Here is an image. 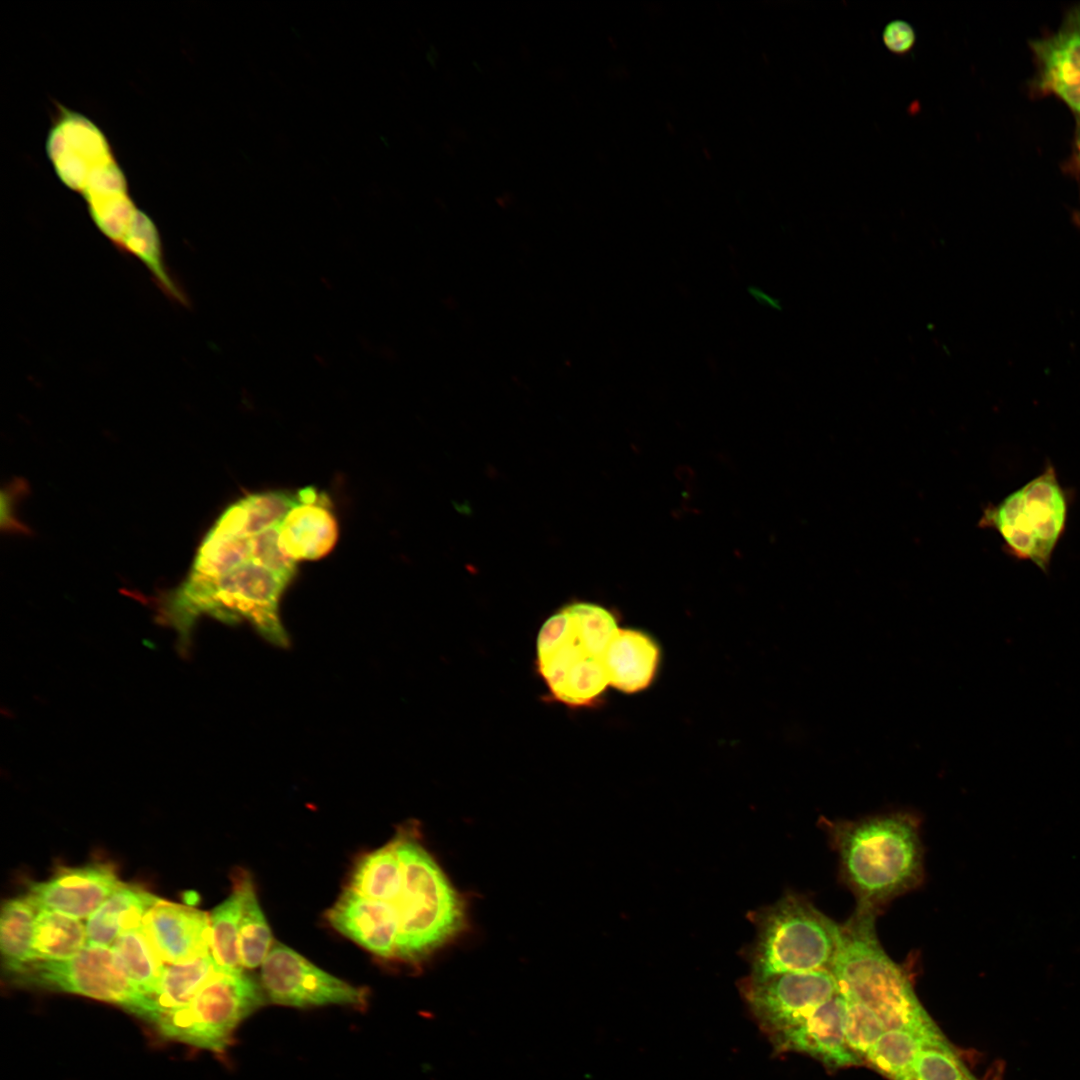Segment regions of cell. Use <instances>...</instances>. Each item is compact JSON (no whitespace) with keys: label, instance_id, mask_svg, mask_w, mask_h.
Returning a JSON list of instances; mask_svg holds the SVG:
<instances>
[{"label":"cell","instance_id":"obj_1","mask_svg":"<svg viewBox=\"0 0 1080 1080\" xmlns=\"http://www.w3.org/2000/svg\"><path fill=\"white\" fill-rule=\"evenodd\" d=\"M824 828L839 859L842 882L856 909L878 914L892 899L918 887L924 878V849L917 816L897 811L828 820Z\"/></svg>","mask_w":1080,"mask_h":1080},{"label":"cell","instance_id":"obj_2","mask_svg":"<svg viewBox=\"0 0 1080 1080\" xmlns=\"http://www.w3.org/2000/svg\"><path fill=\"white\" fill-rule=\"evenodd\" d=\"M876 914L855 910L840 924L831 966L838 993L874 1011L887 1029H906L934 1042H949L915 994L904 969L882 948Z\"/></svg>","mask_w":1080,"mask_h":1080},{"label":"cell","instance_id":"obj_3","mask_svg":"<svg viewBox=\"0 0 1080 1080\" xmlns=\"http://www.w3.org/2000/svg\"><path fill=\"white\" fill-rule=\"evenodd\" d=\"M290 582L251 561L225 575L205 578L189 574L162 608L164 620L176 629L182 645L201 615L224 622L247 621L265 640L287 647L289 637L280 617V599Z\"/></svg>","mask_w":1080,"mask_h":1080},{"label":"cell","instance_id":"obj_4","mask_svg":"<svg viewBox=\"0 0 1080 1080\" xmlns=\"http://www.w3.org/2000/svg\"><path fill=\"white\" fill-rule=\"evenodd\" d=\"M419 832L418 824H403L392 838L403 877L396 904L395 959L414 966L454 939L466 924L462 896L423 847Z\"/></svg>","mask_w":1080,"mask_h":1080},{"label":"cell","instance_id":"obj_5","mask_svg":"<svg viewBox=\"0 0 1080 1080\" xmlns=\"http://www.w3.org/2000/svg\"><path fill=\"white\" fill-rule=\"evenodd\" d=\"M756 938L747 951L749 978L764 980L783 973L831 969L840 924L806 897L789 893L753 914Z\"/></svg>","mask_w":1080,"mask_h":1080},{"label":"cell","instance_id":"obj_6","mask_svg":"<svg viewBox=\"0 0 1080 1080\" xmlns=\"http://www.w3.org/2000/svg\"><path fill=\"white\" fill-rule=\"evenodd\" d=\"M1068 495L1051 463L1000 502L987 505L979 526L995 530L1011 557L1030 561L1045 574L1064 535Z\"/></svg>","mask_w":1080,"mask_h":1080},{"label":"cell","instance_id":"obj_7","mask_svg":"<svg viewBox=\"0 0 1080 1080\" xmlns=\"http://www.w3.org/2000/svg\"><path fill=\"white\" fill-rule=\"evenodd\" d=\"M266 1000L261 983L243 970H217L187 1005L163 1013L155 1027L166 1038L222 1053L238 1025Z\"/></svg>","mask_w":1080,"mask_h":1080},{"label":"cell","instance_id":"obj_8","mask_svg":"<svg viewBox=\"0 0 1080 1080\" xmlns=\"http://www.w3.org/2000/svg\"><path fill=\"white\" fill-rule=\"evenodd\" d=\"M9 976L25 987L113 1003L154 1026L162 1016L156 1001L125 974L111 947L86 945L71 958L34 960Z\"/></svg>","mask_w":1080,"mask_h":1080},{"label":"cell","instance_id":"obj_9","mask_svg":"<svg viewBox=\"0 0 1080 1080\" xmlns=\"http://www.w3.org/2000/svg\"><path fill=\"white\" fill-rule=\"evenodd\" d=\"M537 663L552 696L568 705L591 704L609 684L603 656L588 642L567 607L542 626Z\"/></svg>","mask_w":1080,"mask_h":1080},{"label":"cell","instance_id":"obj_10","mask_svg":"<svg viewBox=\"0 0 1080 1080\" xmlns=\"http://www.w3.org/2000/svg\"><path fill=\"white\" fill-rule=\"evenodd\" d=\"M260 983L274 1004L307 1008L367 1005V990L322 970L297 951L274 941L261 965Z\"/></svg>","mask_w":1080,"mask_h":1080},{"label":"cell","instance_id":"obj_11","mask_svg":"<svg viewBox=\"0 0 1080 1080\" xmlns=\"http://www.w3.org/2000/svg\"><path fill=\"white\" fill-rule=\"evenodd\" d=\"M741 993L770 1040L798 1026L838 993L828 969L783 973L764 980L746 978Z\"/></svg>","mask_w":1080,"mask_h":1080},{"label":"cell","instance_id":"obj_12","mask_svg":"<svg viewBox=\"0 0 1080 1080\" xmlns=\"http://www.w3.org/2000/svg\"><path fill=\"white\" fill-rule=\"evenodd\" d=\"M111 864L60 867L52 877L31 882L27 896L37 909L74 918L90 917L122 884Z\"/></svg>","mask_w":1080,"mask_h":1080},{"label":"cell","instance_id":"obj_13","mask_svg":"<svg viewBox=\"0 0 1080 1080\" xmlns=\"http://www.w3.org/2000/svg\"><path fill=\"white\" fill-rule=\"evenodd\" d=\"M326 920L339 933L383 959H395L399 930L396 904L363 896L345 887L327 910Z\"/></svg>","mask_w":1080,"mask_h":1080},{"label":"cell","instance_id":"obj_14","mask_svg":"<svg viewBox=\"0 0 1080 1080\" xmlns=\"http://www.w3.org/2000/svg\"><path fill=\"white\" fill-rule=\"evenodd\" d=\"M1030 47L1039 90L1080 113V5L1068 11L1055 32L1033 40Z\"/></svg>","mask_w":1080,"mask_h":1080},{"label":"cell","instance_id":"obj_15","mask_svg":"<svg viewBox=\"0 0 1080 1080\" xmlns=\"http://www.w3.org/2000/svg\"><path fill=\"white\" fill-rule=\"evenodd\" d=\"M144 929L165 964L211 953L210 914L159 899L143 919Z\"/></svg>","mask_w":1080,"mask_h":1080},{"label":"cell","instance_id":"obj_16","mask_svg":"<svg viewBox=\"0 0 1080 1080\" xmlns=\"http://www.w3.org/2000/svg\"><path fill=\"white\" fill-rule=\"evenodd\" d=\"M845 998L837 993L798 1026L771 1040L779 1052L807 1054L833 1069L863 1061L847 1046L844 1035Z\"/></svg>","mask_w":1080,"mask_h":1080},{"label":"cell","instance_id":"obj_17","mask_svg":"<svg viewBox=\"0 0 1080 1080\" xmlns=\"http://www.w3.org/2000/svg\"><path fill=\"white\" fill-rule=\"evenodd\" d=\"M298 502L279 524V545L291 559L317 560L335 547L338 523L329 497L313 487L297 491Z\"/></svg>","mask_w":1080,"mask_h":1080},{"label":"cell","instance_id":"obj_18","mask_svg":"<svg viewBox=\"0 0 1080 1080\" xmlns=\"http://www.w3.org/2000/svg\"><path fill=\"white\" fill-rule=\"evenodd\" d=\"M659 652L646 634L617 629L603 656L609 684L632 693L647 687L654 677Z\"/></svg>","mask_w":1080,"mask_h":1080},{"label":"cell","instance_id":"obj_19","mask_svg":"<svg viewBox=\"0 0 1080 1080\" xmlns=\"http://www.w3.org/2000/svg\"><path fill=\"white\" fill-rule=\"evenodd\" d=\"M159 899L141 886L122 883L88 918L87 945L111 947L123 932L141 925Z\"/></svg>","mask_w":1080,"mask_h":1080},{"label":"cell","instance_id":"obj_20","mask_svg":"<svg viewBox=\"0 0 1080 1080\" xmlns=\"http://www.w3.org/2000/svg\"><path fill=\"white\" fill-rule=\"evenodd\" d=\"M402 882L401 863L391 839L358 858L350 873L348 887L363 896L397 904Z\"/></svg>","mask_w":1080,"mask_h":1080},{"label":"cell","instance_id":"obj_21","mask_svg":"<svg viewBox=\"0 0 1080 1080\" xmlns=\"http://www.w3.org/2000/svg\"><path fill=\"white\" fill-rule=\"evenodd\" d=\"M233 886L240 895L239 953L243 968L262 965L274 941L261 909L253 878L244 869L234 871Z\"/></svg>","mask_w":1080,"mask_h":1080},{"label":"cell","instance_id":"obj_22","mask_svg":"<svg viewBox=\"0 0 1080 1080\" xmlns=\"http://www.w3.org/2000/svg\"><path fill=\"white\" fill-rule=\"evenodd\" d=\"M37 909L28 896L3 902L0 915V951L7 975L34 961L32 938Z\"/></svg>","mask_w":1080,"mask_h":1080},{"label":"cell","instance_id":"obj_23","mask_svg":"<svg viewBox=\"0 0 1080 1080\" xmlns=\"http://www.w3.org/2000/svg\"><path fill=\"white\" fill-rule=\"evenodd\" d=\"M86 945V926L78 918L50 910L37 912L32 938L35 960L68 959Z\"/></svg>","mask_w":1080,"mask_h":1080},{"label":"cell","instance_id":"obj_24","mask_svg":"<svg viewBox=\"0 0 1080 1080\" xmlns=\"http://www.w3.org/2000/svg\"><path fill=\"white\" fill-rule=\"evenodd\" d=\"M111 949L129 979L153 998L166 964L158 955L143 923L123 932Z\"/></svg>","mask_w":1080,"mask_h":1080},{"label":"cell","instance_id":"obj_25","mask_svg":"<svg viewBox=\"0 0 1080 1080\" xmlns=\"http://www.w3.org/2000/svg\"><path fill=\"white\" fill-rule=\"evenodd\" d=\"M939 1043L906 1029H887L864 1057L874 1070L890 1080H910L911 1069L918 1053L928 1045Z\"/></svg>","mask_w":1080,"mask_h":1080},{"label":"cell","instance_id":"obj_26","mask_svg":"<svg viewBox=\"0 0 1080 1080\" xmlns=\"http://www.w3.org/2000/svg\"><path fill=\"white\" fill-rule=\"evenodd\" d=\"M218 969L211 953L179 964H166L154 1000L162 1014L187 1005Z\"/></svg>","mask_w":1080,"mask_h":1080},{"label":"cell","instance_id":"obj_27","mask_svg":"<svg viewBox=\"0 0 1080 1080\" xmlns=\"http://www.w3.org/2000/svg\"><path fill=\"white\" fill-rule=\"evenodd\" d=\"M211 955L219 971L243 970L239 953L240 895H230L210 913Z\"/></svg>","mask_w":1080,"mask_h":1080},{"label":"cell","instance_id":"obj_28","mask_svg":"<svg viewBox=\"0 0 1080 1080\" xmlns=\"http://www.w3.org/2000/svg\"><path fill=\"white\" fill-rule=\"evenodd\" d=\"M250 538L222 534L210 529L201 543L192 575L217 578L251 561Z\"/></svg>","mask_w":1080,"mask_h":1080},{"label":"cell","instance_id":"obj_29","mask_svg":"<svg viewBox=\"0 0 1080 1080\" xmlns=\"http://www.w3.org/2000/svg\"><path fill=\"white\" fill-rule=\"evenodd\" d=\"M119 247L142 260L168 296L180 302L184 301L180 289L164 265L158 231L146 215L138 212Z\"/></svg>","mask_w":1080,"mask_h":1080},{"label":"cell","instance_id":"obj_30","mask_svg":"<svg viewBox=\"0 0 1080 1080\" xmlns=\"http://www.w3.org/2000/svg\"><path fill=\"white\" fill-rule=\"evenodd\" d=\"M297 492L274 490L254 493L237 501L243 517V536L253 537L279 525L297 504Z\"/></svg>","mask_w":1080,"mask_h":1080},{"label":"cell","instance_id":"obj_31","mask_svg":"<svg viewBox=\"0 0 1080 1080\" xmlns=\"http://www.w3.org/2000/svg\"><path fill=\"white\" fill-rule=\"evenodd\" d=\"M951 1044L928 1045L917 1055L910 1080H975Z\"/></svg>","mask_w":1080,"mask_h":1080},{"label":"cell","instance_id":"obj_32","mask_svg":"<svg viewBox=\"0 0 1080 1080\" xmlns=\"http://www.w3.org/2000/svg\"><path fill=\"white\" fill-rule=\"evenodd\" d=\"M886 1030L874 1011L862 1003L846 1000L845 1041L849 1049L863 1062L868 1051Z\"/></svg>","mask_w":1080,"mask_h":1080},{"label":"cell","instance_id":"obj_33","mask_svg":"<svg viewBox=\"0 0 1080 1080\" xmlns=\"http://www.w3.org/2000/svg\"><path fill=\"white\" fill-rule=\"evenodd\" d=\"M251 562L260 565L289 582L296 575V562L279 545V525L250 537Z\"/></svg>","mask_w":1080,"mask_h":1080},{"label":"cell","instance_id":"obj_34","mask_svg":"<svg viewBox=\"0 0 1080 1080\" xmlns=\"http://www.w3.org/2000/svg\"><path fill=\"white\" fill-rule=\"evenodd\" d=\"M883 43L893 53L905 54L915 44L916 35L913 27L904 20H893L884 27Z\"/></svg>","mask_w":1080,"mask_h":1080},{"label":"cell","instance_id":"obj_35","mask_svg":"<svg viewBox=\"0 0 1080 1080\" xmlns=\"http://www.w3.org/2000/svg\"><path fill=\"white\" fill-rule=\"evenodd\" d=\"M975 1080H977V1079H975Z\"/></svg>","mask_w":1080,"mask_h":1080}]
</instances>
